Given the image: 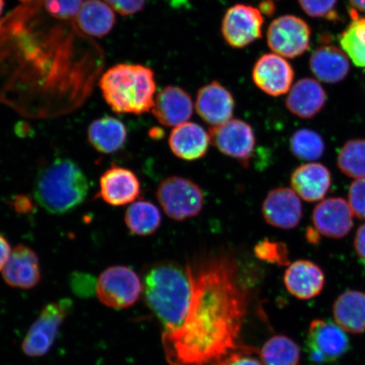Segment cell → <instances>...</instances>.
Masks as SVG:
<instances>
[{
    "label": "cell",
    "mask_w": 365,
    "mask_h": 365,
    "mask_svg": "<svg viewBox=\"0 0 365 365\" xmlns=\"http://www.w3.org/2000/svg\"><path fill=\"white\" fill-rule=\"evenodd\" d=\"M191 293L180 327L162 337L170 365H227L257 353L242 331L250 303V286L232 251L205 250L185 264Z\"/></svg>",
    "instance_id": "cell-1"
},
{
    "label": "cell",
    "mask_w": 365,
    "mask_h": 365,
    "mask_svg": "<svg viewBox=\"0 0 365 365\" xmlns=\"http://www.w3.org/2000/svg\"><path fill=\"white\" fill-rule=\"evenodd\" d=\"M143 286L145 303L163 327L162 337L173 334L184 319L191 293L185 264H153L145 272Z\"/></svg>",
    "instance_id": "cell-2"
},
{
    "label": "cell",
    "mask_w": 365,
    "mask_h": 365,
    "mask_svg": "<svg viewBox=\"0 0 365 365\" xmlns=\"http://www.w3.org/2000/svg\"><path fill=\"white\" fill-rule=\"evenodd\" d=\"M89 190L88 177L78 164L71 159L58 158L38 171L34 196L46 211L63 215L80 207Z\"/></svg>",
    "instance_id": "cell-3"
},
{
    "label": "cell",
    "mask_w": 365,
    "mask_h": 365,
    "mask_svg": "<svg viewBox=\"0 0 365 365\" xmlns=\"http://www.w3.org/2000/svg\"><path fill=\"white\" fill-rule=\"evenodd\" d=\"M99 86L114 113L140 115L154 106L157 84L149 67L118 63L104 73Z\"/></svg>",
    "instance_id": "cell-4"
},
{
    "label": "cell",
    "mask_w": 365,
    "mask_h": 365,
    "mask_svg": "<svg viewBox=\"0 0 365 365\" xmlns=\"http://www.w3.org/2000/svg\"><path fill=\"white\" fill-rule=\"evenodd\" d=\"M157 199L163 212L175 221H185L202 212L205 196L200 187L180 176L168 177L157 189Z\"/></svg>",
    "instance_id": "cell-5"
},
{
    "label": "cell",
    "mask_w": 365,
    "mask_h": 365,
    "mask_svg": "<svg viewBox=\"0 0 365 365\" xmlns=\"http://www.w3.org/2000/svg\"><path fill=\"white\" fill-rule=\"evenodd\" d=\"M143 291L144 286L138 274L125 266L105 269L97 282V295L100 302L112 309L133 307Z\"/></svg>",
    "instance_id": "cell-6"
},
{
    "label": "cell",
    "mask_w": 365,
    "mask_h": 365,
    "mask_svg": "<svg viewBox=\"0 0 365 365\" xmlns=\"http://www.w3.org/2000/svg\"><path fill=\"white\" fill-rule=\"evenodd\" d=\"M73 302L68 299L46 305L22 341L23 353L31 358L47 354L52 349L59 329L71 312Z\"/></svg>",
    "instance_id": "cell-7"
},
{
    "label": "cell",
    "mask_w": 365,
    "mask_h": 365,
    "mask_svg": "<svg viewBox=\"0 0 365 365\" xmlns=\"http://www.w3.org/2000/svg\"><path fill=\"white\" fill-rule=\"evenodd\" d=\"M307 349L312 363L332 364L349 352L350 341L346 331L336 323L317 319L309 327Z\"/></svg>",
    "instance_id": "cell-8"
},
{
    "label": "cell",
    "mask_w": 365,
    "mask_h": 365,
    "mask_svg": "<svg viewBox=\"0 0 365 365\" xmlns=\"http://www.w3.org/2000/svg\"><path fill=\"white\" fill-rule=\"evenodd\" d=\"M312 31L302 18L286 15L274 20L268 27L267 44L274 53L294 58L308 51Z\"/></svg>",
    "instance_id": "cell-9"
},
{
    "label": "cell",
    "mask_w": 365,
    "mask_h": 365,
    "mask_svg": "<svg viewBox=\"0 0 365 365\" xmlns=\"http://www.w3.org/2000/svg\"><path fill=\"white\" fill-rule=\"evenodd\" d=\"M264 18L259 9L238 4L223 16L222 34L226 43L235 48H243L262 36Z\"/></svg>",
    "instance_id": "cell-10"
},
{
    "label": "cell",
    "mask_w": 365,
    "mask_h": 365,
    "mask_svg": "<svg viewBox=\"0 0 365 365\" xmlns=\"http://www.w3.org/2000/svg\"><path fill=\"white\" fill-rule=\"evenodd\" d=\"M210 139L214 147L225 155L247 165L253 157L257 138L252 126L241 120H230L221 125L211 127Z\"/></svg>",
    "instance_id": "cell-11"
},
{
    "label": "cell",
    "mask_w": 365,
    "mask_h": 365,
    "mask_svg": "<svg viewBox=\"0 0 365 365\" xmlns=\"http://www.w3.org/2000/svg\"><path fill=\"white\" fill-rule=\"evenodd\" d=\"M252 78L263 93L272 97H280L290 91L294 71L284 57L276 53H267L255 63Z\"/></svg>",
    "instance_id": "cell-12"
},
{
    "label": "cell",
    "mask_w": 365,
    "mask_h": 365,
    "mask_svg": "<svg viewBox=\"0 0 365 365\" xmlns=\"http://www.w3.org/2000/svg\"><path fill=\"white\" fill-rule=\"evenodd\" d=\"M262 212L269 225L285 230L298 226L303 217L299 196L293 189L287 187L271 190L264 200Z\"/></svg>",
    "instance_id": "cell-13"
},
{
    "label": "cell",
    "mask_w": 365,
    "mask_h": 365,
    "mask_svg": "<svg viewBox=\"0 0 365 365\" xmlns=\"http://www.w3.org/2000/svg\"><path fill=\"white\" fill-rule=\"evenodd\" d=\"M312 221L319 234L328 238L341 239L352 230L354 214L344 198H328L314 208Z\"/></svg>",
    "instance_id": "cell-14"
},
{
    "label": "cell",
    "mask_w": 365,
    "mask_h": 365,
    "mask_svg": "<svg viewBox=\"0 0 365 365\" xmlns=\"http://www.w3.org/2000/svg\"><path fill=\"white\" fill-rule=\"evenodd\" d=\"M195 108L198 115L207 124L212 127L218 126L232 120L235 101L225 86L214 81L198 91Z\"/></svg>",
    "instance_id": "cell-15"
},
{
    "label": "cell",
    "mask_w": 365,
    "mask_h": 365,
    "mask_svg": "<svg viewBox=\"0 0 365 365\" xmlns=\"http://www.w3.org/2000/svg\"><path fill=\"white\" fill-rule=\"evenodd\" d=\"M140 182L134 172L114 165L99 180V196L113 207L131 204L139 198Z\"/></svg>",
    "instance_id": "cell-16"
},
{
    "label": "cell",
    "mask_w": 365,
    "mask_h": 365,
    "mask_svg": "<svg viewBox=\"0 0 365 365\" xmlns=\"http://www.w3.org/2000/svg\"><path fill=\"white\" fill-rule=\"evenodd\" d=\"M2 276L6 284L15 289H34L42 277L38 255L29 246H16L3 269Z\"/></svg>",
    "instance_id": "cell-17"
},
{
    "label": "cell",
    "mask_w": 365,
    "mask_h": 365,
    "mask_svg": "<svg viewBox=\"0 0 365 365\" xmlns=\"http://www.w3.org/2000/svg\"><path fill=\"white\" fill-rule=\"evenodd\" d=\"M193 101L186 91L175 86H168L155 98L152 109L160 124L177 127L188 122L193 115Z\"/></svg>",
    "instance_id": "cell-18"
},
{
    "label": "cell",
    "mask_w": 365,
    "mask_h": 365,
    "mask_svg": "<svg viewBox=\"0 0 365 365\" xmlns=\"http://www.w3.org/2000/svg\"><path fill=\"white\" fill-rule=\"evenodd\" d=\"M284 282L290 294L299 299L309 300L321 294L325 287L326 277L316 263L299 259L289 264Z\"/></svg>",
    "instance_id": "cell-19"
},
{
    "label": "cell",
    "mask_w": 365,
    "mask_h": 365,
    "mask_svg": "<svg viewBox=\"0 0 365 365\" xmlns=\"http://www.w3.org/2000/svg\"><path fill=\"white\" fill-rule=\"evenodd\" d=\"M331 185V173L321 163L303 164L292 173V188L307 202H316L325 197Z\"/></svg>",
    "instance_id": "cell-20"
},
{
    "label": "cell",
    "mask_w": 365,
    "mask_h": 365,
    "mask_svg": "<svg viewBox=\"0 0 365 365\" xmlns=\"http://www.w3.org/2000/svg\"><path fill=\"white\" fill-rule=\"evenodd\" d=\"M327 103V93L316 80L303 78L292 86L286 98V107L291 113L301 118H312L322 110Z\"/></svg>",
    "instance_id": "cell-21"
},
{
    "label": "cell",
    "mask_w": 365,
    "mask_h": 365,
    "mask_svg": "<svg viewBox=\"0 0 365 365\" xmlns=\"http://www.w3.org/2000/svg\"><path fill=\"white\" fill-rule=\"evenodd\" d=\"M210 143L209 133L193 122L175 127L168 138L172 153L185 161H195L205 156Z\"/></svg>",
    "instance_id": "cell-22"
},
{
    "label": "cell",
    "mask_w": 365,
    "mask_h": 365,
    "mask_svg": "<svg viewBox=\"0 0 365 365\" xmlns=\"http://www.w3.org/2000/svg\"><path fill=\"white\" fill-rule=\"evenodd\" d=\"M310 71L321 81L328 84L339 83L349 75V58L334 46H322L309 59Z\"/></svg>",
    "instance_id": "cell-23"
},
{
    "label": "cell",
    "mask_w": 365,
    "mask_h": 365,
    "mask_svg": "<svg viewBox=\"0 0 365 365\" xmlns=\"http://www.w3.org/2000/svg\"><path fill=\"white\" fill-rule=\"evenodd\" d=\"M332 313L342 330L361 334L365 331V294L357 290L344 292L333 304Z\"/></svg>",
    "instance_id": "cell-24"
},
{
    "label": "cell",
    "mask_w": 365,
    "mask_h": 365,
    "mask_svg": "<svg viewBox=\"0 0 365 365\" xmlns=\"http://www.w3.org/2000/svg\"><path fill=\"white\" fill-rule=\"evenodd\" d=\"M88 135L89 143L98 152L112 154L124 147L128 132L121 120L105 116L91 123Z\"/></svg>",
    "instance_id": "cell-25"
},
{
    "label": "cell",
    "mask_w": 365,
    "mask_h": 365,
    "mask_svg": "<svg viewBox=\"0 0 365 365\" xmlns=\"http://www.w3.org/2000/svg\"><path fill=\"white\" fill-rule=\"evenodd\" d=\"M76 17L80 29L96 38L108 35L115 24L112 9L101 0H86Z\"/></svg>",
    "instance_id": "cell-26"
},
{
    "label": "cell",
    "mask_w": 365,
    "mask_h": 365,
    "mask_svg": "<svg viewBox=\"0 0 365 365\" xmlns=\"http://www.w3.org/2000/svg\"><path fill=\"white\" fill-rule=\"evenodd\" d=\"M125 222L132 235L149 236L155 234L161 226L162 214L153 203L138 200L128 207Z\"/></svg>",
    "instance_id": "cell-27"
},
{
    "label": "cell",
    "mask_w": 365,
    "mask_h": 365,
    "mask_svg": "<svg viewBox=\"0 0 365 365\" xmlns=\"http://www.w3.org/2000/svg\"><path fill=\"white\" fill-rule=\"evenodd\" d=\"M258 354L263 365H299L300 362L299 345L284 335L269 339Z\"/></svg>",
    "instance_id": "cell-28"
},
{
    "label": "cell",
    "mask_w": 365,
    "mask_h": 365,
    "mask_svg": "<svg viewBox=\"0 0 365 365\" xmlns=\"http://www.w3.org/2000/svg\"><path fill=\"white\" fill-rule=\"evenodd\" d=\"M350 15L352 21L339 38L341 47L354 65L365 71V17L359 16L354 8Z\"/></svg>",
    "instance_id": "cell-29"
},
{
    "label": "cell",
    "mask_w": 365,
    "mask_h": 365,
    "mask_svg": "<svg viewBox=\"0 0 365 365\" xmlns=\"http://www.w3.org/2000/svg\"><path fill=\"white\" fill-rule=\"evenodd\" d=\"M292 153L304 161H317L325 153L326 145L317 131L303 128L296 130L290 139Z\"/></svg>",
    "instance_id": "cell-30"
},
{
    "label": "cell",
    "mask_w": 365,
    "mask_h": 365,
    "mask_svg": "<svg viewBox=\"0 0 365 365\" xmlns=\"http://www.w3.org/2000/svg\"><path fill=\"white\" fill-rule=\"evenodd\" d=\"M337 166L353 179L365 178V139H353L344 145L337 157Z\"/></svg>",
    "instance_id": "cell-31"
},
{
    "label": "cell",
    "mask_w": 365,
    "mask_h": 365,
    "mask_svg": "<svg viewBox=\"0 0 365 365\" xmlns=\"http://www.w3.org/2000/svg\"><path fill=\"white\" fill-rule=\"evenodd\" d=\"M254 253L261 261L271 264H277L278 266H289V249L286 244L282 242L263 240L255 245Z\"/></svg>",
    "instance_id": "cell-32"
},
{
    "label": "cell",
    "mask_w": 365,
    "mask_h": 365,
    "mask_svg": "<svg viewBox=\"0 0 365 365\" xmlns=\"http://www.w3.org/2000/svg\"><path fill=\"white\" fill-rule=\"evenodd\" d=\"M83 0H44L45 10L58 20L67 21L78 14Z\"/></svg>",
    "instance_id": "cell-33"
},
{
    "label": "cell",
    "mask_w": 365,
    "mask_h": 365,
    "mask_svg": "<svg viewBox=\"0 0 365 365\" xmlns=\"http://www.w3.org/2000/svg\"><path fill=\"white\" fill-rule=\"evenodd\" d=\"M299 6L308 16L334 20L337 17L335 9L337 0H298Z\"/></svg>",
    "instance_id": "cell-34"
},
{
    "label": "cell",
    "mask_w": 365,
    "mask_h": 365,
    "mask_svg": "<svg viewBox=\"0 0 365 365\" xmlns=\"http://www.w3.org/2000/svg\"><path fill=\"white\" fill-rule=\"evenodd\" d=\"M349 205L354 216L365 219V178L355 180L349 190Z\"/></svg>",
    "instance_id": "cell-35"
},
{
    "label": "cell",
    "mask_w": 365,
    "mask_h": 365,
    "mask_svg": "<svg viewBox=\"0 0 365 365\" xmlns=\"http://www.w3.org/2000/svg\"><path fill=\"white\" fill-rule=\"evenodd\" d=\"M104 2L120 15L128 16L143 11L148 0H104Z\"/></svg>",
    "instance_id": "cell-36"
},
{
    "label": "cell",
    "mask_w": 365,
    "mask_h": 365,
    "mask_svg": "<svg viewBox=\"0 0 365 365\" xmlns=\"http://www.w3.org/2000/svg\"><path fill=\"white\" fill-rule=\"evenodd\" d=\"M354 249L358 257L365 262V225L360 226L356 232Z\"/></svg>",
    "instance_id": "cell-37"
},
{
    "label": "cell",
    "mask_w": 365,
    "mask_h": 365,
    "mask_svg": "<svg viewBox=\"0 0 365 365\" xmlns=\"http://www.w3.org/2000/svg\"><path fill=\"white\" fill-rule=\"evenodd\" d=\"M11 247L9 241L0 235V272L3 271L4 266L11 254Z\"/></svg>",
    "instance_id": "cell-38"
},
{
    "label": "cell",
    "mask_w": 365,
    "mask_h": 365,
    "mask_svg": "<svg viewBox=\"0 0 365 365\" xmlns=\"http://www.w3.org/2000/svg\"><path fill=\"white\" fill-rule=\"evenodd\" d=\"M14 205H15V207L17 211L19 212H29L31 207V202L29 198H26V196H18L16 198L15 202H14Z\"/></svg>",
    "instance_id": "cell-39"
},
{
    "label": "cell",
    "mask_w": 365,
    "mask_h": 365,
    "mask_svg": "<svg viewBox=\"0 0 365 365\" xmlns=\"http://www.w3.org/2000/svg\"><path fill=\"white\" fill-rule=\"evenodd\" d=\"M227 365H263L257 359L250 357V355L241 356L237 358Z\"/></svg>",
    "instance_id": "cell-40"
},
{
    "label": "cell",
    "mask_w": 365,
    "mask_h": 365,
    "mask_svg": "<svg viewBox=\"0 0 365 365\" xmlns=\"http://www.w3.org/2000/svg\"><path fill=\"white\" fill-rule=\"evenodd\" d=\"M319 232L316 230V228L308 227L307 232H305V237H307V240L309 243L312 244H318L319 240H321V237H319Z\"/></svg>",
    "instance_id": "cell-41"
},
{
    "label": "cell",
    "mask_w": 365,
    "mask_h": 365,
    "mask_svg": "<svg viewBox=\"0 0 365 365\" xmlns=\"http://www.w3.org/2000/svg\"><path fill=\"white\" fill-rule=\"evenodd\" d=\"M261 8L262 13L266 14V15L270 16L275 10V7H274V4L271 1H264L259 6Z\"/></svg>",
    "instance_id": "cell-42"
},
{
    "label": "cell",
    "mask_w": 365,
    "mask_h": 365,
    "mask_svg": "<svg viewBox=\"0 0 365 365\" xmlns=\"http://www.w3.org/2000/svg\"><path fill=\"white\" fill-rule=\"evenodd\" d=\"M354 10L365 12V0H349Z\"/></svg>",
    "instance_id": "cell-43"
},
{
    "label": "cell",
    "mask_w": 365,
    "mask_h": 365,
    "mask_svg": "<svg viewBox=\"0 0 365 365\" xmlns=\"http://www.w3.org/2000/svg\"><path fill=\"white\" fill-rule=\"evenodd\" d=\"M4 7V0H0V15H1Z\"/></svg>",
    "instance_id": "cell-44"
},
{
    "label": "cell",
    "mask_w": 365,
    "mask_h": 365,
    "mask_svg": "<svg viewBox=\"0 0 365 365\" xmlns=\"http://www.w3.org/2000/svg\"><path fill=\"white\" fill-rule=\"evenodd\" d=\"M21 1H22V2H29V1H31V0H21Z\"/></svg>",
    "instance_id": "cell-45"
}]
</instances>
